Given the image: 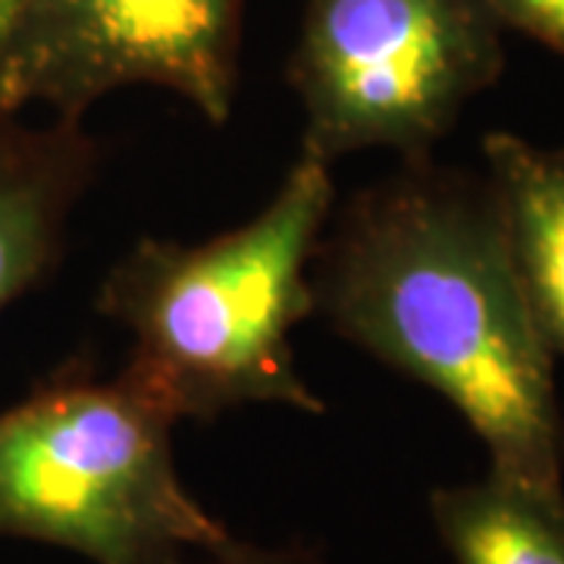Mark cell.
Segmentation results:
<instances>
[{"label": "cell", "instance_id": "cell-1", "mask_svg": "<svg viewBox=\"0 0 564 564\" xmlns=\"http://www.w3.org/2000/svg\"><path fill=\"white\" fill-rule=\"evenodd\" d=\"M311 280L323 321L440 392L486 445L492 474L564 492L555 355L489 176L433 158L402 163L329 217Z\"/></svg>", "mask_w": 564, "mask_h": 564}, {"label": "cell", "instance_id": "cell-2", "mask_svg": "<svg viewBox=\"0 0 564 564\" xmlns=\"http://www.w3.org/2000/svg\"><path fill=\"white\" fill-rule=\"evenodd\" d=\"M333 198L329 166L302 154L239 229L202 245L141 239L98 292V311L132 336L122 373L176 421H214L242 404L323 414L292 329L317 314L311 267Z\"/></svg>", "mask_w": 564, "mask_h": 564}, {"label": "cell", "instance_id": "cell-3", "mask_svg": "<svg viewBox=\"0 0 564 564\" xmlns=\"http://www.w3.org/2000/svg\"><path fill=\"white\" fill-rule=\"evenodd\" d=\"M176 414L120 370H66L0 411V540L91 564H192L223 530L173 462Z\"/></svg>", "mask_w": 564, "mask_h": 564}, {"label": "cell", "instance_id": "cell-4", "mask_svg": "<svg viewBox=\"0 0 564 564\" xmlns=\"http://www.w3.org/2000/svg\"><path fill=\"white\" fill-rule=\"evenodd\" d=\"M502 69V22L484 0H304L289 63L302 154L326 166L373 148L430 161Z\"/></svg>", "mask_w": 564, "mask_h": 564}, {"label": "cell", "instance_id": "cell-5", "mask_svg": "<svg viewBox=\"0 0 564 564\" xmlns=\"http://www.w3.org/2000/svg\"><path fill=\"white\" fill-rule=\"evenodd\" d=\"M242 0H22L0 44V117L29 104L79 120L154 85L223 126L239 88Z\"/></svg>", "mask_w": 564, "mask_h": 564}, {"label": "cell", "instance_id": "cell-6", "mask_svg": "<svg viewBox=\"0 0 564 564\" xmlns=\"http://www.w3.org/2000/svg\"><path fill=\"white\" fill-rule=\"evenodd\" d=\"M98 166L101 148L79 120L32 129L0 117V311L57 267Z\"/></svg>", "mask_w": 564, "mask_h": 564}, {"label": "cell", "instance_id": "cell-7", "mask_svg": "<svg viewBox=\"0 0 564 564\" xmlns=\"http://www.w3.org/2000/svg\"><path fill=\"white\" fill-rule=\"evenodd\" d=\"M484 158L530 311L552 355H564V148L489 132Z\"/></svg>", "mask_w": 564, "mask_h": 564}, {"label": "cell", "instance_id": "cell-8", "mask_svg": "<svg viewBox=\"0 0 564 564\" xmlns=\"http://www.w3.org/2000/svg\"><path fill=\"white\" fill-rule=\"evenodd\" d=\"M430 518L455 564H564V492L499 474L430 492Z\"/></svg>", "mask_w": 564, "mask_h": 564}, {"label": "cell", "instance_id": "cell-9", "mask_svg": "<svg viewBox=\"0 0 564 564\" xmlns=\"http://www.w3.org/2000/svg\"><path fill=\"white\" fill-rule=\"evenodd\" d=\"M502 29H518L564 57V0H484Z\"/></svg>", "mask_w": 564, "mask_h": 564}, {"label": "cell", "instance_id": "cell-10", "mask_svg": "<svg viewBox=\"0 0 564 564\" xmlns=\"http://www.w3.org/2000/svg\"><path fill=\"white\" fill-rule=\"evenodd\" d=\"M202 555H207L214 564H323L321 555L307 545L248 543V540L232 536L226 527L204 545Z\"/></svg>", "mask_w": 564, "mask_h": 564}, {"label": "cell", "instance_id": "cell-11", "mask_svg": "<svg viewBox=\"0 0 564 564\" xmlns=\"http://www.w3.org/2000/svg\"><path fill=\"white\" fill-rule=\"evenodd\" d=\"M20 3L22 0H0V44H3V35H7L10 22H13V17H17Z\"/></svg>", "mask_w": 564, "mask_h": 564}]
</instances>
